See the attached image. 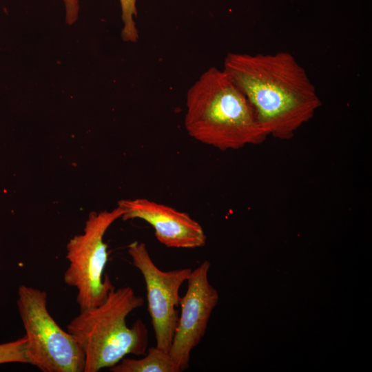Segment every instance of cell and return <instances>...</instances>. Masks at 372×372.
Listing matches in <instances>:
<instances>
[{
    "label": "cell",
    "instance_id": "cell-1",
    "mask_svg": "<svg viewBox=\"0 0 372 372\" xmlns=\"http://www.w3.org/2000/svg\"><path fill=\"white\" fill-rule=\"evenodd\" d=\"M223 70L244 93L263 130H290L319 103L308 74L288 52H229Z\"/></svg>",
    "mask_w": 372,
    "mask_h": 372
},
{
    "label": "cell",
    "instance_id": "cell-2",
    "mask_svg": "<svg viewBox=\"0 0 372 372\" xmlns=\"http://www.w3.org/2000/svg\"><path fill=\"white\" fill-rule=\"evenodd\" d=\"M185 127L189 135L206 145H242L263 132L252 105L222 69L205 71L186 94Z\"/></svg>",
    "mask_w": 372,
    "mask_h": 372
},
{
    "label": "cell",
    "instance_id": "cell-3",
    "mask_svg": "<svg viewBox=\"0 0 372 372\" xmlns=\"http://www.w3.org/2000/svg\"><path fill=\"white\" fill-rule=\"evenodd\" d=\"M143 298L133 288L114 287L100 304L80 311L67 325V331L83 351V372H98L110 368L129 354L145 355L148 347V330L136 320L131 327L127 316L143 305Z\"/></svg>",
    "mask_w": 372,
    "mask_h": 372
},
{
    "label": "cell",
    "instance_id": "cell-4",
    "mask_svg": "<svg viewBox=\"0 0 372 372\" xmlns=\"http://www.w3.org/2000/svg\"><path fill=\"white\" fill-rule=\"evenodd\" d=\"M17 304L25 331L28 364L43 372H83V351L50 313L47 293L21 285Z\"/></svg>",
    "mask_w": 372,
    "mask_h": 372
},
{
    "label": "cell",
    "instance_id": "cell-5",
    "mask_svg": "<svg viewBox=\"0 0 372 372\" xmlns=\"http://www.w3.org/2000/svg\"><path fill=\"white\" fill-rule=\"evenodd\" d=\"M124 212L118 205L110 211L90 213L83 232L74 236L66 245L68 267L63 280L68 286L76 289V302L80 311L101 304L114 287L110 277L104 276L108 260L104 236Z\"/></svg>",
    "mask_w": 372,
    "mask_h": 372
},
{
    "label": "cell",
    "instance_id": "cell-6",
    "mask_svg": "<svg viewBox=\"0 0 372 372\" xmlns=\"http://www.w3.org/2000/svg\"><path fill=\"white\" fill-rule=\"evenodd\" d=\"M127 251L133 265L143 275L147 291L148 311L154 331L156 345L169 351L177 326L180 304L179 289L188 279L192 269L183 268L170 271L160 269L152 260L144 242L134 241Z\"/></svg>",
    "mask_w": 372,
    "mask_h": 372
},
{
    "label": "cell",
    "instance_id": "cell-7",
    "mask_svg": "<svg viewBox=\"0 0 372 372\" xmlns=\"http://www.w3.org/2000/svg\"><path fill=\"white\" fill-rule=\"evenodd\" d=\"M209 267L205 260L192 271L187 289L180 298L181 312L169 353L181 371L189 367L191 353L204 337L218 302V293L208 280Z\"/></svg>",
    "mask_w": 372,
    "mask_h": 372
},
{
    "label": "cell",
    "instance_id": "cell-8",
    "mask_svg": "<svg viewBox=\"0 0 372 372\" xmlns=\"http://www.w3.org/2000/svg\"><path fill=\"white\" fill-rule=\"evenodd\" d=\"M123 220L138 218L154 229L157 240L170 248L195 249L206 242L204 230L188 214L147 198L125 199L118 203Z\"/></svg>",
    "mask_w": 372,
    "mask_h": 372
},
{
    "label": "cell",
    "instance_id": "cell-9",
    "mask_svg": "<svg viewBox=\"0 0 372 372\" xmlns=\"http://www.w3.org/2000/svg\"><path fill=\"white\" fill-rule=\"evenodd\" d=\"M142 358H123L118 363L110 367L112 372H180L178 366L169 351L150 347Z\"/></svg>",
    "mask_w": 372,
    "mask_h": 372
},
{
    "label": "cell",
    "instance_id": "cell-10",
    "mask_svg": "<svg viewBox=\"0 0 372 372\" xmlns=\"http://www.w3.org/2000/svg\"><path fill=\"white\" fill-rule=\"evenodd\" d=\"M123 27L121 37L124 41L136 42L138 33L134 21L137 16L136 0H119Z\"/></svg>",
    "mask_w": 372,
    "mask_h": 372
},
{
    "label": "cell",
    "instance_id": "cell-11",
    "mask_svg": "<svg viewBox=\"0 0 372 372\" xmlns=\"http://www.w3.org/2000/svg\"><path fill=\"white\" fill-rule=\"evenodd\" d=\"M25 335L14 341L0 343V364L8 363L28 364L26 357Z\"/></svg>",
    "mask_w": 372,
    "mask_h": 372
},
{
    "label": "cell",
    "instance_id": "cell-12",
    "mask_svg": "<svg viewBox=\"0 0 372 372\" xmlns=\"http://www.w3.org/2000/svg\"><path fill=\"white\" fill-rule=\"evenodd\" d=\"M65 10V21L69 25L74 23L77 18L79 11V0H63Z\"/></svg>",
    "mask_w": 372,
    "mask_h": 372
}]
</instances>
